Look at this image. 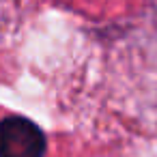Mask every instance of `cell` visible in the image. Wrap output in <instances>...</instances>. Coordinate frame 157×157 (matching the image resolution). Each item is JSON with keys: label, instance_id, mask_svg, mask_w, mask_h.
<instances>
[{"label": "cell", "instance_id": "obj_1", "mask_svg": "<svg viewBox=\"0 0 157 157\" xmlns=\"http://www.w3.org/2000/svg\"><path fill=\"white\" fill-rule=\"evenodd\" d=\"M45 136L24 116H7L0 121V157H43Z\"/></svg>", "mask_w": 157, "mask_h": 157}, {"label": "cell", "instance_id": "obj_2", "mask_svg": "<svg viewBox=\"0 0 157 157\" xmlns=\"http://www.w3.org/2000/svg\"><path fill=\"white\" fill-rule=\"evenodd\" d=\"M20 22V0H0V45L15 35Z\"/></svg>", "mask_w": 157, "mask_h": 157}]
</instances>
